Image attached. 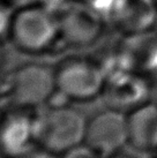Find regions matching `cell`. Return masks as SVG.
Returning a JSON list of instances; mask_svg holds the SVG:
<instances>
[{
    "mask_svg": "<svg viewBox=\"0 0 157 158\" xmlns=\"http://www.w3.org/2000/svg\"><path fill=\"white\" fill-rule=\"evenodd\" d=\"M86 118L70 106H53L34 117L35 143L53 154H65L84 143Z\"/></svg>",
    "mask_w": 157,
    "mask_h": 158,
    "instance_id": "obj_1",
    "label": "cell"
},
{
    "mask_svg": "<svg viewBox=\"0 0 157 158\" xmlns=\"http://www.w3.org/2000/svg\"><path fill=\"white\" fill-rule=\"evenodd\" d=\"M57 89L56 73L44 65H24L8 75L2 92L18 107L43 104Z\"/></svg>",
    "mask_w": 157,
    "mask_h": 158,
    "instance_id": "obj_2",
    "label": "cell"
},
{
    "mask_svg": "<svg viewBox=\"0 0 157 158\" xmlns=\"http://www.w3.org/2000/svg\"><path fill=\"white\" fill-rule=\"evenodd\" d=\"M9 35L20 50L39 52L59 35V20L44 7H26L13 15Z\"/></svg>",
    "mask_w": 157,
    "mask_h": 158,
    "instance_id": "obj_3",
    "label": "cell"
},
{
    "mask_svg": "<svg viewBox=\"0 0 157 158\" xmlns=\"http://www.w3.org/2000/svg\"><path fill=\"white\" fill-rule=\"evenodd\" d=\"M105 73L100 64L90 59H73L56 73L57 90L74 101H90L103 92Z\"/></svg>",
    "mask_w": 157,
    "mask_h": 158,
    "instance_id": "obj_4",
    "label": "cell"
},
{
    "mask_svg": "<svg viewBox=\"0 0 157 158\" xmlns=\"http://www.w3.org/2000/svg\"><path fill=\"white\" fill-rule=\"evenodd\" d=\"M84 144L102 156L110 157L128 145L127 114L109 107L87 121Z\"/></svg>",
    "mask_w": 157,
    "mask_h": 158,
    "instance_id": "obj_5",
    "label": "cell"
},
{
    "mask_svg": "<svg viewBox=\"0 0 157 158\" xmlns=\"http://www.w3.org/2000/svg\"><path fill=\"white\" fill-rule=\"evenodd\" d=\"M102 94H104L111 109L127 114L148 103L150 83L143 75L125 70L106 76Z\"/></svg>",
    "mask_w": 157,
    "mask_h": 158,
    "instance_id": "obj_6",
    "label": "cell"
},
{
    "mask_svg": "<svg viewBox=\"0 0 157 158\" xmlns=\"http://www.w3.org/2000/svg\"><path fill=\"white\" fill-rule=\"evenodd\" d=\"M121 36L154 29L157 7L154 0H116L105 16Z\"/></svg>",
    "mask_w": 157,
    "mask_h": 158,
    "instance_id": "obj_7",
    "label": "cell"
},
{
    "mask_svg": "<svg viewBox=\"0 0 157 158\" xmlns=\"http://www.w3.org/2000/svg\"><path fill=\"white\" fill-rule=\"evenodd\" d=\"M105 19L87 5L67 9L59 19V34L74 46L91 45L103 32Z\"/></svg>",
    "mask_w": 157,
    "mask_h": 158,
    "instance_id": "obj_8",
    "label": "cell"
},
{
    "mask_svg": "<svg viewBox=\"0 0 157 158\" xmlns=\"http://www.w3.org/2000/svg\"><path fill=\"white\" fill-rule=\"evenodd\" d=\"M122 52L129 69L148 79L157 76V30L121 36Z\"/></svg>",
    "mask_w": 157,
    "mask_h": 158,
    "instance_id": "obj_9",
    "label": "cell"
},
{
    "mask_svg": "<svg viewBox=\"0 0 157 158\" xmlns=\"http://www.w3.org/2000/svg\"><path fill=\"white\" fill-rule=\"evenodd\" d=\"M35 143L34 117L13 112L0 119V151L15 158L31 149Z\"/></svg>",
    "mask_w": 157,
    "mask_h": 158,
    "instance_id": "obj_10",
    "label": "cell"
},
{
    "mask_svg": "<svg viewBox=\"0 0 157 158\" xmlns=\"http://www.w3.org/2000/svg\"><path fill=\"white\" fill-rule=\"evenodd\" d=\"M128 145L143 154L157 151V104L146 103L127 113Z\"/></svg>",
    "mask_w": 157,
    "mask_h": 158,
    "instance_id": "obj_11",
    "label": "cell"
},
{
    "mask_svg": "<svg viewBox=\"0 0 157 158\" xmlns=\"http://www.w3.org/2000/svg\"><path fill=\"white\" fill-rule=\"evenodd\" d=\"M64 158H103L102 156L95 152L92 149H90L84 143L81 145H78L70 151L64 154Z\"/></svg>",
    "mask_w": 157,
    "mask_h": 158,
    "instance_id": "obj_12",
    "label": "cell"
},
{
    "mask_svg": "<svg viewBox=\"0 0 157 158\" xmlns=\"http://www.w3.org/2000/svg\"><path fill=\"white\" fill-rule=\"evenodd\" d=\"M12 19H13V15L9 14L8 9L4 7L2 5H0V37L9 32Z\"/></svg>",
    "mask_w": 157,
    "mask_h": 158,
    "instance_id": "obj_13",
    "label": "cell"
},
{
    "mask_svg": "<svg viewBox=\"0 0 157 158\" xmlns=\"http://www.w3.org/2000/svg\"><path fill=\"white\" fill-rule=\"evenodd\" d=\"M53 152L49 151L46 149H43L37 145V148L32 147L31 149H29L28 151H26L24 154L20 155L15 158H54Z\"/></svg>",
    "mask_w": 157,
    "mask_h": 158,
    "instance_id": "obj_14",
    "label": "cell"
},
{
    "mask_svg": "<svg viewBox=\"0 0 157 158\" xmlns=\"http://www.w3.org/2000/svg\"><path fill=\"white\" fill-rule=\"evenodd\" d=\"M108 158H135V157L129 156V155H126V154H121V152H118V154H114Z\"/></svg>",
    "mask_w": 157,
    "mask_h": 158,
    "instance_id": "obj_15",
    "label": "cell"
},
{
    "mask_svg": "<svg viewBox=\"0 0 157 158\" xmlns=\"http://www.w3.org/2000/svg\"><path fill=\"white\" fill-rule=\"evenodd\" d=\"M1 62H2V53H1V48H0V66H1Z\"/></svg>",
    "mask_w": 157,
    "mask_h": 158,
    "instance_id": "obj_16",
    "label": "cell"
},
{
    "mask_svg": "<svg viewBox=\"0 0 157 158\" xmlns=\"http://www.w3.org/2000/svg\"><path fill=\"white\" fill-rule=\"evenodd\" d=\"M0 119H1V104H0Z\"/></svg>",
    "mask_w": 157,
    "mask_h": 158,
    "instance_id": "obj_17",
    "label": "cell"
},
{
    "mask_svg": "<svg viewBox=\"0 0 157 158\" xmlns=\"http://www.w3.org/2000/svg\"><path fill=\"white\" fill-rule=\"evenodd\" d=\"M154 2H155V5H156V7H157V0H154Z\"/></svg>",
    "mask_w": 157,
    "mask_h": 158,
    "instance_id": "obj_18",
    "label": "cell"
},
{
    "mask_svg": "<svg viewBox=\"0 0 157 158\" xmlns=\"http://www.w3.org/2000/svg\"><path fill=\"white\" fill-rule=\"evenodd\" d=\"M155 103H156V104H157V95H156V102H155Z\"/></svg>",
    "mask_w": 157,
    "mask_h": 158,
    "instance_id": "obj_19",
    "label": "cell"
}]
</instances>
